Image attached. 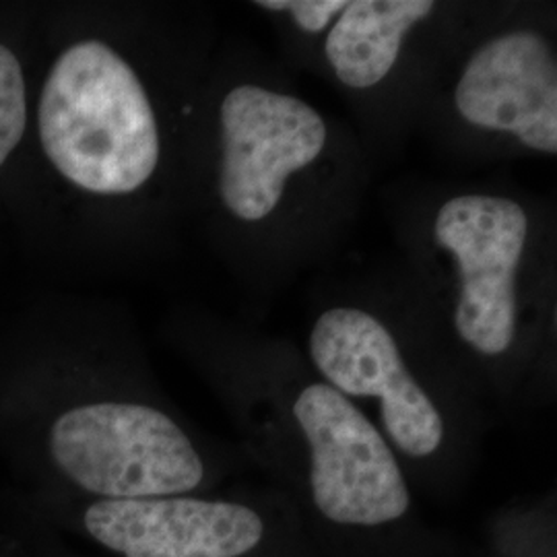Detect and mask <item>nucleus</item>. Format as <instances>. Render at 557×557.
<instances>
[{
    "mask_svg": "<svg viewBox=\"0 0 557 557\" xmlns=\"http://www.w3.org/2000/svg\"><path fill=\"white\" fill-rule=\"evenodd\" d=\"M257 428L271 487L322 556L460 557L379 428L324 380L264 398Z\"/></svg>",
    "mask_w": 557,
    "mask_h": 557,
    "instance_id": "f257e3e1",
    "label": "nucleus"
},
{
    "mask_svg": "<svg viewBox=\"0 0 557 557\" xmlns=\"http://www.w3.org/2000/svg\"><path fill=\"white\" fill-rule=\"evenodd\" d=\"M32 124L52 174L83 195H135L160 168L153 101L108 41L79 38L59 50L32 103Z\"/></svg>",
    "mask_w": 557,
    "mask_h": 557,
    "instance_id": "f03ea898",
    "label": "nucleus"
},
{
    "mask_svg": "<svg viewBox=\"0 0 557 557\" xmlns=\"http://www.w3.org/2000/svg\"><path fill=\"white\" fill-rule=\"evenodd\" d=\"M310 359L343 397L376 409L374 425L416 492L436 498L457 492L450 419L379 319L359 308L326 310L312 329Z\"/></svg>",
    "mask_w": 557,
    "mask_h": 557,
    "instance_id": "7ed1b4c3",
    "label": "nucleus"
},
{
    "mask_svg": "<svg viewBox=\"0 0 557 557\" xmlns=\"http://www.w3.org/2000/svg\"><path fill=\"white\" fill-rule=\"evenodd\" d=\"M83 529L120 557H324L271 485L96 499Z\"/></svg>",
    "mask_w": 557,
    "mask_h": 557,
    "instance_id": "20e7f679",
    "label": "nucleus"
},
{
    "mask_svg": "<svg viewBox=\"0 0 557 557\" xmlns=\"http://www.w3.org/2000/svg\"><path fill=\"white\" fill-rule=\"evenodd\" d=\"M60 471L98 499H140L218 490L221 471L176 419L145 400L100 398L54 419Z\"/></svg>",
    "mask_w": 557,
    "mask_h": 557,
    "instance_id": "39448f33",
    "label": "nucleus"
},
{
    "mask_svg": "<svg viewBox=\"0 0 557 557\" xmlns=\"http://www.w3.org/2000/svg\"><path fill=\"white\" fill-rule=\"evenodd\" d=\"M434 232L458 264L455 329L483 358L506 356L517 338V271L529 218L515 200L460 195L440 207Z\"/></svg>",
    "mask_w": 557,
    "mask_h": 557,
    "instance_id": "423d86ee",
    "label": "nucleus"
},
{
    "mask_svg": "<svg viewBox=\"0 0 557 557\" xmlns=\"http://www.w3.org/2000/svg\"><path fill=\"white\" fill-rule=\"evenodd\" d=\"M220 120L221 200L238 220H264L292 174L319 160L326 124L310 103L259 85L234 87Z\"/></svg>",
    "mask_w": 557,
    "mask_h": 557,
    "instance_id": "0eeeda50",
    "label": "nucleus"
},
{
    "mask_svg": "<svg viewBox=\"0 0 557 557\" xmlns=\"http://www.w3.org/2000/svg\"><path fill=\"white\" fill-rule=\"evenodd\" d=\"M455 103L469 124L556 156L557 62L537 32L518 29L483 44L462 69Z\"/></svg>",
    "mask_w": 557,
    "mask_h": 557,
    "instance_id": "6e6552de",
    "label": "nucleus"
},
{
    "mask_svg": "<svg viewBox=\"0 0 557 557\" xmlns=\"http://www.w3.org/2000/svg\"><path fill=\"white\" fill-rule=\"evenodd\" d=\"M432 11V0L347 2L324 44L337 79L351 89L379 85L393 71L407 32Z\"/></svg>",
    "mask_w": 557,
    "mask_h": 557,
    "instance_id": "1a4fd4ad",
    "label": "nucleus"
},
{
    "mask_svg": "<svg viewBox=\"0 0 557 557\" xmlns=\"http://www.w3.org/2000/svg\"><path fill=\"white\" fill-rule=\"evenodd\" d=\"M481 557H557L556 494L499 506L483 524Z\"/></svg>",
    "mask_w": 557,
    "mask_h": 557,
    "instance_id": "9d476101",
    "label": "nucleus"
},
{
    "mask_svg": "<svg viewBox=\"0 0 557 557\" xmlns=\"http://www.w3.org/2000/svg\"><path fill=\"white\" fill-rule=\"evenodd\" d=\"M32 126V91L20 52L0 41V170L13 160Z\"/></svg>",
    "mask_w": 557,
    "mask_h": 557,
    "instance_id": "9b49d317",
    "label": "nucleus"
},
{
    "mask_svg": "<svg viewBox=\"0 0 557 557\" xmlns=\"http://www.w3.org/2000/svg\"><path fill=\"white\" fill-rule=\"evenodd\" d=\"M257 7L267 11H287L299 27L308 34H319L341 13L347 2L343 0H260Z\"/></svg>",
    "mask_w": 557,
    "mask_h": 557,
    "instance_id": "f8f14e48",
    "label": "nucleus"
}]
</instances>
